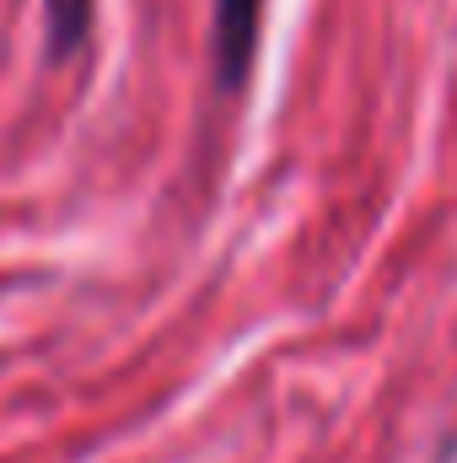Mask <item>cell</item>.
<instances>
[{"instance_id":"cell-1","label":"cell","mask_w":457,"mask_h":463,"mask_svg":"<svg viewBox=\"0 0 457 463\" xmlns=\"http://www.w3.org/2000/svg\"><path fill=\"white\" fill-rule=\"evenodd\" d=\"M258 33H264V0H216V22H210V71L221 92H242L253 54H258Z\"/></svg>"},{"instance_id":"cell-2","label":"cell","mask_w":457,"mask_h":463,"mask_svg":"<svg viewBox=\"0 0 457 463\" xmlns=\"http://www.w3.org/2000/svg\"><path fill=\"white\" fill-rule=\"evenodd\" d=\"M98 0H43V33H49V60H76L87 33H92Z\"/></svg>"}]
</instances>
